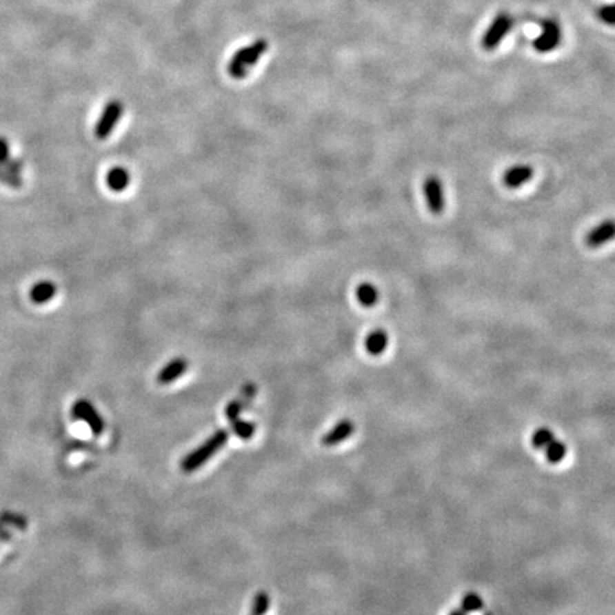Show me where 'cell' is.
<instances>
[{
  "label": "cell",
  "mask_w": 615,
  "mask_h": 615,
  "mask_svg": "<svg viewBox=\"0 0 615 615\" xmlns=\"http://www.w3.org/2000/svg\"><path fill=\"white\" fill-rule=\"evenodd\" d=\"M231 426H232L234 433L238 437H241V438H251L254 436V432H255V425L254 423L244 422V421H241V419H236V421L231 422Z\"/></svg>",
  "instance_id": "cell-20"
},
{
  "label": "cell",
  "mask_w": 615,
  "mask_h": 615,
  "mask_svg": "<svg viewBox=\"0 0 615 615\" xmlns=\"http://www.w3.org/2000/svg\"><path fill=\"white\" fill-rule=\"evenodd\" d=\"M268 50V41L265 39H259L243 49L235 52L230 64L228 73L234 79H244L248 72L258 63V60L265 54Z\"/></svg>",
  "instance_id": "cell-1"
},
{
  "label": "cell",
  "mask_w": 615,
  "mask_h": 615,
  "mask_svg": "<svg viewBox=\"0 0 615 615\" xmlns=\"http://www.w3.org/2000/svg\"><path fill=\"white\" fill-rule=\"evenodd\" d=\"M450 615H466V612L463 609H454L450 612Z\"/></svg>",
  "instance_id": "cell-28"
},
{
  "label": "cell",
  "mask_w": 615,
  "mask_h": 615,
  "mask_svg": "<svg viewBox=\"0 0 615 615\" xmlns=\"http://www.w3.org/2000/svg\"><path fill=\"white\" fill-rule=\"evenodd\" d=\"M534 175V170L529 164H517L506 170L503 175V184L507 188H518L529 183Z\"/></svg>",
  "instance_id": "cell-8"
},
{
  "label": "cell",
  "mask_w": 615,
  "mask_h": 615,
  "mask_svg": "<svg viewBox=\"0 0 615 615\" xmlns=\"http://www.w3.org/2000/svg\"><path fill=\"white\" fill-rule=\"evenodd\" d=\"M56 294L54 283L50 281H41L36 283L30 291V298L36 303H45L50 301Z\"/></svg>",
  "instance_id": "cell-13"
},
{
  "label": "cell",
  "mask_w": 615,
  "mask_h": 615,
  "mask_svg": "<svg viewBox=\"0 0 615 615\" xmlns=\"http://www.w3.org/2000/svg\"><path fill=\"white\" fill-rule=\"evenodd\" d=\"M244 409V403L241 399H235L232 402H230L225 407V416L230 422H234L236 419H239V414Z\"/></svg>",
  "instance_id": "cell-24"
},
{
  "label": "cell",
  "mask_w": 615,
  "mask_h": 615,
  "mask_svg": "<svg viewBox=\"0 0 615 615\" xmlns=\"http://www.w3.org/2000/svg\"><path fill=\"white\" fill-rule=\"evenodd\" d=\"M72 414L74 419L77 421H83L87 426H89L94 434H101L104 432V419L99 414V412L96 410V407L89 402L80 399L73 405L72 409Z\"/></svg>",
  "instance_id": "cell-3"
},
{
  "label": "cell",
  "mask_w": 615,
  "mask_h": 615,
  "mask_svg": "<svg viewBox=\"0 0 615 615\" xmlns=\"http://www.w3.org/2000/svg\"><path fill=\"white\" fill-rule=\"evenodd\" d=\"M0 520H2L5 524L17 527V529H20V530H26V529H28V520H26V517L20 516V514H17V513L5 512L2 516H0Z\"/></svg>",
  "instance_id": "cell-23"
},
{
  "label": "cell",
  "mask_w": 615,
  "mask_h": 615,
  "mask_svg": "<svg viewBox=\"0 0 615 615\" xmlns=\"http://www.w3.org/2000/svg\"><path fill=\"white\" fill-rule=\"evenodd\" d=\"M0 183L9 185L12 188H20L23 185V181L19 177V174L10 171L9 168H6L5 165L0 164Z\"/></svg>",
  "instance_id": "cell-19"
},
{
  "label": "cell",
  "mask_w": 615,
  "mask_h": 615,
  "mask_svg": "<svg viewBox=\"0 0 615 615\" xmlns=\"http://www.w3.org/2000/svg\"><path fill=\"white\" fill-rule=\"evenodd\" d=\"M107 184L108 187L114 191H123L130 184V174L123 167H116L110 170L107 175Z\"/></svg>",
  "instance_id": "cell-14"
},
{
  "label": "cell",
  "mask_w": 615,
  "mask_h": 615,
  "mask_svg": "<svg viewBox=\"0 0 615 615\" xmlns=\"http://www.w3.org/2000/svg\"><path fill=\"white\" fill-rule=\"evenodd\" d=\"M255 393H256V387H255V385H247V386L243 389V393H241V398H239V399L243 401L244 406L248 405L250 401L254 399Z\"/></svg>",
  "instance_id": "cell-25"
},
{
  "label": "cell",
  "mask_w": 615,
  "mask_h": 615,
  "mask_svg": "<svg viewBox=\"0 0 615 615\" xmlns=\"http://www.w3.org/2000/svg\"><path fill=\"white\" fill-rule=\"evenodd\" d=\"M553 438H554V434H553L552 429L540 427L532 436V446L534 449H544L548 443L553 441Z\"/></svg>",
  "instance_id": "cell-18"
},
{
  "label": "cell",
  "mask_w": 615,
  "mask_h": 615,
  "mask_svg": "<svg viewBox=\"0 0 615 615\" xmlns=\"http://www.w3.org/2000/svg\"><path fill=\"white\" fill-rule=\"evenodd\" d=\"M483 608V600L480 596L474 594V592H469L461 600V609L465 612H473V611H478Z\"/></svg>",
  "instance_id": "cell-22"
},
{
  "label": "cell",
  "mask_w": 615,
  "mask_h": 615,
  "mask_svg": "<svg viewBox=\"0 0 615 615\" xmlns=\"http://www.w3.org/2000/svg\"><path fill=\"white\" fill-rule=\"evenodd\" d=\"M228 441V433L227 430H218L215 432L205 443H203L199 449H195L194 452L188 453L183 460H181V470L185 473H191L196 469H200L205 461H208L214 453H216L219 449H221Z\"/></svg>",
  "instance_id": "cell-2"
},
{
  "label": "cell",
  "mask_w": 615,
  "mask_h": 615,
  "mask_svg": "<svg viewBox=\"0 0 615 615\" xmlns=\"http://www.w3.org/2000/svg\"><path fill=\"white\" fill-rule=\"evenodd\" d=\"M560 39H561L560 28L554 23V21H547L541 36L534 40V48L538 52H550L558 45Z\"/></svg>",
  "instance_id": "cell-9"
},
{
  "label": "cell",
  "mask_w": 615,
  "mask_h": 615,
  "mask_svg": "<svg viewBox=\"0 0 615 615\" xmlns=\"http://www.w3.org/2000/svg\"><path fill=\"white\" fill-rule=\"evenodd\" d=\"M0 164L5 165L6 168H9L10 171L19 174L20 170L23 168V164L19 160H14L13 157H10L9 152V144L5 139L0 137Z\"/></svg>",
  "instance_id": "cell-17"
},
{
  "label": "cell",
  "mask_w": 615,
  "mask_h": 615,
  "mask_svg": "<svg viewBox=\"0 0 615 615\" xmlns=\"http://www.w3.org/2000/svg\"><path fill=\"white\" fill-rule=\"evenodd\" d=\"M355 430V425L345 419L341 421L332 430H329L323 437H322V445L323 446H336L338 443L346 441L349 436H352Z\"/></svg>",
  "instance_id": "cell-11"
},
{
  "label": "cell",
  "mask_w": 615,
  "mask_h": 615,
  "mask_svg": "<svg viewBox=\"0 0 615 615\" xmlns=\"http://www.w3.org/2000/svg\"><path fill=\"white\" fill-rule=\"evenodd\" d=\"M423 192L427 203V208L436 215L442 214L446 207V196L441 179L436 177V175L427 177L423 183Z\"/></svg>",
  "instance_id": "cell-5"
},
{
  "label": "cell",
  "mask_w": 615,
  "mask_h": 615,
  "mask_svg": "<svg viewBox=\"0 0 615 615\" xmlns=\"http://www.w3.org/2000/svg\"><path fill=\"white\" fill-rule=\"evenodd\" d=\"M121 114H123L121 101H119V100L108 101L103 110L97 125H96L97 139H100V140L107 139L110 136V133H112V131L114 130V127L117 125L119 120L121 119Z\"/></svg>",
  "instance_id": "cell-4"
},
{
  "label": "cell",
  "mask_w": 615,
  "mask_h": 615,
  "mask_svg": "<svg viewBox=\"0 0 615 615\" xmlns=\"http://www.w3.org/2000/svg\"><path fill=\"white\" fill-rule=\"evenodd\" d=\"M615 239V219H605L585 235V245L588 248H598Z\"/></svg>",
  "instance_id": "cell-6"
},
{
  "label": "cell",
  "mask_w": 615,
  "mask_h": 615,
  "mask_svg": "<svg viewBox=\"0 0 615 615\" xmlns=\"http://www.w3.org/2000/svg\"><path fill=\"white\" fill-rule=\"evenodd\" d=\"M544 450H545L547 461H550L552 465L560 463V461H563L567 454V447H565L564 442L556 441V438H553V441L544 447Z\"/></svg>",
  "instance_id": "cell-16"
},
{
  "label": "cell",
  "mask_w": 615,
  "mask_h": 615,
  "mask_svg": "<svg viewBox=\"0 0 615 615\" xmlns=\"http://www.w3.org/2000/svg\"><path fill=\"white\" fill-rule=\"evenodd\" d=\"M0 540H5V541L10 540V534L8 533V530L5 529L2 524H0Z\"/></svg>",
  "instance_id": "cell-27"
},
{
  "label": "cell",
  "mask_w": 615,
  "mask_h": 615,
  "mask_svg": "<svg viewBox=\"0 0 615 615\" xmlns=\"http://www.w3.org/2000/svg\"><path fill=\"white\" fill-rule=\"evenodd\" d=\"M188 369V362L183 358H177L170 361L157 375V382L161 385H168L174 381H177L181 375H184L185 370Z\"/></svg>",
  "instance_id": "cell-10"
},
{
  "label": "cell",
  "mask_w": 615,
  "mask_h": 615,
  "mask_svg": "<svg viewBox=\"0 0 615 615\" xmlns=\"http://www.w3.org/2000/svg\"><path fill=\"white\" fill-rule=\"evenodd\" d=\"M270 608V597L267 592L259 591L254 598L252 604V615H263Z\"/></svg>",
  "instance_id": "cell-21"
},
{
  "label": "cell",
  "mask_w": 615,
  "mask_h": 615,
  "mask_svg": "<svg viewBox=\"0 0 615 615\" xmlns=\"http://www.w3.org/2000/svg\"><path fill=\"white\" fill-rule=\"evenodd\" d=\"M387 345H389V336L383 331V329H378V331L372 332L365 341L366 350L373 356L382 355L385 352V349L387 347Z\"/></svg>",
  "instance_id": "cell-12"
},
{
  "label": "cell",
  "mask_w": 615,
  "mask_h": 615,
  "mask_svg": "<svg viewBox=\"0 0 615 615\" xmlns=\"http://www.w3.org/2000/svg\"><path fill=\"white\" fill-rule=\"evenodd\" d=\"M512 25V20L506 14H500L486 32L485 39H483V46L486 49H494L497 48L498 43L507 34Z\"/></svg>",
  "instance_id": "cell-7"
},
{
  "label": "cell",
  "mask_w": 615,
  "mask_h": 615,
  "mask_svg": "<svg viewBox=\"0 0 615 615\" xmlns=\"http://www.w3.org/2000/svg\"><path fill=\"white\" fill-rule=\"evenodd\" d=\"M600 16H601V19L605 21V23H608V25H615V5L601 9Z\"/></svg>",
  "instance_id": "cell-26"
},
{
  "label": "cell",
  "mask_w": 615,
  "mask_h": 615,
  "mask_svg": "<svg viewBox=\"0 0 615 615\" xmlns=\"http://www.w3.org/2000/svg\"><path fill=\"white\" fill-rule=\"evenodd\" d=\"M356 296H358V301L363 306L370 308V306H373L379 301V291H378V288L375 287V285H372L369 282H365V283H361L359 287H358Z\"/></svg>",
  "instance_id": "cell-15"
}]
</instances>
